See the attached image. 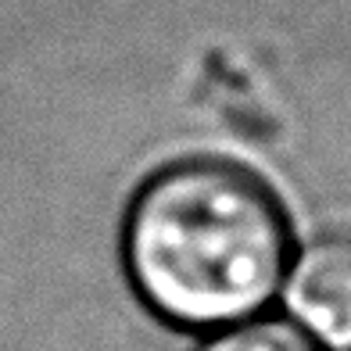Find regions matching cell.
Masks as SVG:
<instances>
[{"label": "cell", "instance_id": "6da1fadb", "mask_svg": "<svg viewBox=\"0 0 351 351\" xmlns=\"http://www.w3.org/2000/svg\"><path fill=\"white\" fill-rule=\"evenodd\" d=\"M294 230L262 176L226 158H180L130 201L122 258L136 294L180 330L215 333L280 298Z\"/></svg>", "mask_w": 351, "mask_h": 351}, {"label": "cell", "instance_id": "7a4b0ae2", "mask_svg": "<svg viewBox=\"0 0 351 351\" xmlns=\"http://www.w3.org/2000/svg\"><path fill=\"white\" fill-rule=\"evenodd\" d=\"M280 298L323 351H351V226L319 230L294 247Z\"/></svg>", "mask_w": 351, "mask_h": 351}, {"label": "cell", "instance_id": "3957f363", "mask_svg": "<svg viewBox=\"0 0 351 351\" xmlns=\"http://www.w3.org/2000/svg\"><path fill=\"white\" fill-rule=\"evenodd\" d=\"M201 351H323L287 315H254L244 323L215 330Z\"/></svg>", "mask_w": 351, "mask_h": 351}]
</instances>
